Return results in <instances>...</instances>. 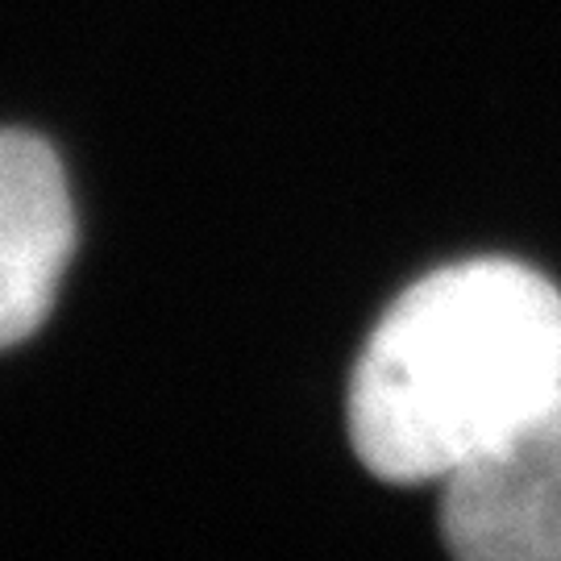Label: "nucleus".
I'll return each instance as SVG.
<instances>
[{
  "mask_svg": "<svg viewBox=\"0 0 561 561\" xmlns=\"http://www.w3.org/2000/svg\"><path fill=\"white\" fill-rule=\"evenodd\" d=\"M561 387V291L512 259L442 266L382 312L350 437L387 482H442Z\"/></svg>",
  "mask_w": 561,
  "mask_h": 561,
  "instance_id": "1",
  "label": "nucleus"
},
{
  "mask_svg": "<svg viewBox=\"0 0 561 561\" xmlns=\"http://www.w3.org/2000/svg\"><path fill=\"white\" fill-rule=\"evenodd\" d=\"M442 537L466 561H561V387L445 474Z\"/></svg>",
  "mask_w": 561,
  "mask_h": 561,
  "instance_id": "2",
  "label": "nucleus"
},
{
  "mask_svg": "<svg viewBox=\"0 0 561 561\" xmlns=\"http://www.w3.org/2000/svg\"><path fill=\"white\" fill-rule=\"evenodd\" d=\"M76 250V213L59 154L34 134L0 129V350L50 317Z\"/></svg>",
  "mask_w": 561,
  "mask_h": 561,
  "instance_id": "3",
  "label": "nucleus"
}]
</instances>
